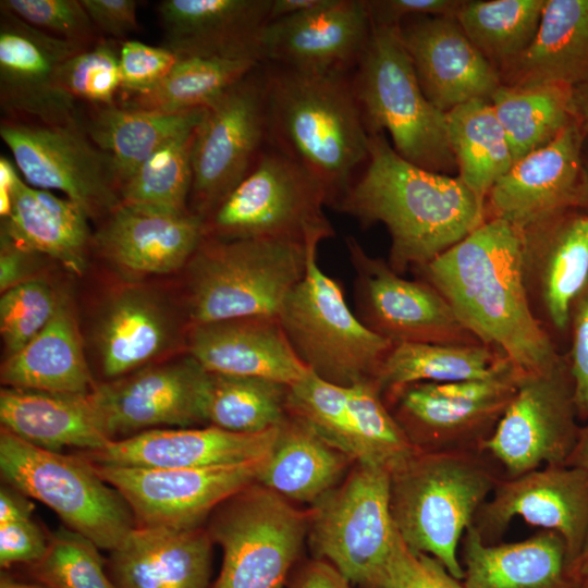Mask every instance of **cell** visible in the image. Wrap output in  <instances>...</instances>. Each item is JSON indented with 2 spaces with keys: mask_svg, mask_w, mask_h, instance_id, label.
<instances>
[{
  "mask_svg": "<svg viewBox=\"0 0 588 588\" xmlns=\"http://www.w3.org/2000/svg\"><path fill=\"white\" fill-rule=\"evenodd\" d=\"M373 26H400L421 16H455L460 0H364Z\"/></svg>",
  "mask_w": 588,
  "mask_h": 588,
  "instance_id": "f5cc1de1",
  "label": "cell"
},
{
  "mask_svg": "<svg viewBox=\"0 0 588 588\" xmlns=\"http://www.w3.org/2000/svg\"><path fill=\"white\" fill-rule=\"evenodd\" d=\"M207 372L188 354L95 387L112 438L163 426L191 428L206 422L203 402Z\"/></svg>",
  "mask_w": 588,
  "mask_h": 588,
  "instance_id": "44dd1931",
  "label": "cell"
},
{
  "mask_svg": "<svg viewBox=\"0 0 588 588\" xmlns=\"http://www.w3.org/2000/svg\"><path fill=\"white\" fill-rule=\"evenodd\" d=\"M319 244L307 243L304 277L285 298L280 323L297 356L319 378L339 385L375 380L393 343L351 310L342 285L317 261Z\"/></svg>",
  "mask_w": 588,
  "mask_h": 588,
  "instance_id": "52a82bcc",
  "label": "cell"
},
{
  "mask_svg": "<svg viewBox=\"0 0 588 588\" xmlns=\"http://www.w3.org/2000/svg\"><path fill=\"white\" fill-rule=\"evenodd\" d=\"M197 126L173 136L142 163L121 186V204L173 213L189 212L192 149Z\"/></svg>",
  "mask_w": 588,
  "mask_h": 588,
  "instance_id": "ee69618b",
  "label": "cell"
},
{
  "mask_svg": "<svg viewBox=\"0 0 588 588\" xmlns=\"http://www.w3.org/2000/svg\"><path fill=\"white\" fill-rule=\"evenodd\" d=\"M204 220L120 204L96 232L98 249L115 266L140 274H166L185 267L203 237Z\"/></svg>",
  "mask_w": 588,
  "mask_h": 588,
  "instance_id": "4316f807",
  "label": "cell"
},
{
  "mask_svg": "<svg viewBox=\"0 0 588 588\" xmlns=\"http://www.w3.org/2000/svg\"><path fill=\"white\" fill-rule=\"evenodd\" d=\"M0 8V105L10 119L82 124L79 105L59 82L62 63L83 50Z\"/></svg>",
  "mask_w": 588,
  "mask_h": 588,
  "instance_id": "ac0fdd59",
  "label": "cell"
},
{
  "mask_svg": "<svg viewBox=\"0 0 588 588\" xmlns=\"http://www.w3.org/2000/svg\"><path fill=\"white\" fill-rule=\"evenodd\" d=\"M0 473L99 549L115 550L135 528L126 501L81 455L36 446L1 427Z\"/></svg>",
  "mask_w": 588,
  "mask_h": 588,
  "instance_id": "ba28073f",
  "label": "cell"
},
{
  "mask_svg": "<svg viewBox=\"0 0 588 588\" xmlns=\"http://www.w3.org/2000/svg\"><path fill=\"white\" fill-rule=\"evenodd\" d=\"M0 136L28 185L62 192L88 218L108 217L121 204L113 158L91 142L82 124L5 118Z\"/></svg>",
  "mask_w": 588,
  "mask_h": 588,
  "instance_id": "4fadbf2b",
  "label": "cell"
},
{
  "mask_svg": "<svg viewBox=\"0 0 588 588\" xmlns=\"http://www.w3.org/2000/svg\"><path fill=\"white\" fill-rule=\"evenodd\" d=\"M500 75L505 85L588 83V0H544L531 44Z\"/></svg>",
  "mask_w": 588,
  "mask_h": 588,
  "instance_id": "836d02e7",
  "label": "cell"
},
{
  "mask_svg": "<svg viewBox=\"0 0 588 588\" xmlns=\"http://www.w3.org/2000/svg\"><path fill=\"white\" fill-rule=\"evenodd\" d=\"M328 0H271L268 23L317 9Z\"/></svg>",
  "mask_w": 588,
  "mask_h": 588,
  "instance_id": "94428289",
  "label": "cell"
},
{
  "mask_svg": "<svg viewBox=\"0 0 588 588\" xmlns=\"http://www.w3.org/2000/svg\"><path fill=\"white\" fill-rule=\"evenodd\" d=\"M314 552L352 584L379 588L404 541L390 509L389 470L357 464L309 514Z\"/></svg>",
  "mask_w": 588,
  "mask_h": 588,
  "instance_id": "9c48e42d",
  "label": "cell"
},
{
  "mask_svg": "<svg viewBox=\"0 0 588 588\" xmlns=\"http://www.w3.org/2000/svg\"><path fill=\"white\" fill-rule=\"evenodd\" d=\"M266 145L260 63L206 108L192 149L189 211L205 221L249 173Z\"/></svg>",
  "mask_w": 588,
  "mask_h": 588,
  "instance_id": "7c38bea8",
  "label": "cell"
},
{
  "mask_svg": "<svg viewBox=\"0 0 588 588\" xmlns=\"http://www.w3.org/2000/svg\"><path fill=\"white\" fill-rule=\"evenodd\" d=\"M271 0H163V47L179 57L250 53L268 24ZM261 62V60H260Z\"/></svg>",
  "mask_w": 588,
  "mask_h": 588,
  "instance_id": "f546056e",
  "label": "cell"
},
{
  "mask_svg": "<svg viewBox=\"0 0 588 588\" xmlns=\"http://www.w3.org/2000/svg\"><path fill=\"white\" fill-rule=\"evenodd\" d=\"M544 0L464 1L455 14L461 28L501 73L531 44Z\"/></svg>",
  "mask_w": 588,
  "mask_h": 588,
  "instance_id": "7bdbcfd3",
  "label": "cell"
},
{
  "mask_svg": "<svg viewBox=\"0 0 588 588\" xmlns=\"http://www.w3.org/2000/svg\"><path fill=\"white\" fill-rule=\"evenodd\" d=\"M48 539L44 556L30 565L37 583L47 588H115L99 548L88 538L68 528Z\"/></svg>",
  "mask_w": 588,
  "mask_h": 588,
  "instance_id": "f6af8a7d",
  "label": "cell"
},
{
  "mask_svg": "<svg viewBox=\"0 0 588 588\" xmlns=\"http://www.w3.org/2000/svg\"><path fill=\"white\" fill-rule=\"evenodd\" d=\"M260 63L259 58L250 53L180 57L156 88L124 96L119 105L160 112L207 108Z\"/></svg>",
  "mask_w": 588,
  "mask_h": 588,
  "instance_id": "ab89813d",
  "label": "cell"
},
{
  "mask_svg": "<svg viewBox=\"0 0 588 588\" xmlns=\"http://www.w3.org/2000/svg\"><path fill=\"white\" fill-rule=\"evenodd\" d=\"M0 8L73 44L89 47L101 39L82 0H2Z\"/></svg>",
  "mask_w": 588,
  "mask_h": 588,
  "instance_id": "c3c4849f",
  "label": "cell"
},
{
  "mask_svg": "<svg viewBox=\"0 0 588 588\" xmlns=\"http://www.w3.org/2000/svg\"><path fill=\"white\" fill-rule=\"evenodd\" d=\"M499 477L480 450H417L390 471V509L405 543L458 580L457 549Z\"/></svg>",
  "mask_w": 588,
  "mask_h": 588,
  "instance_id": "277c9868",
  "label": "cell"
},
{
  "mask_svg": "<svg viewBox=\"0 0 588 588\" xmlns=\"http://www.w3.org/2000/svg\"><path fill=\"white\" fill-rule=\"evenodd\" d=\"M353 93L369 135L388 133L405 160L448 174L456 169L445 113L426 97L399 26H373L351 72Z\"/></svg>",
  "mask_w": 588,
  "mask_h": 588,
  "instance_id": "8992f818",
  "label": "cell"
},
{
  "mask_svg": "<svg viewBox=\"0 0 588 588\" xmlns=\"http://www.w3.org/2000/svg\"><path fill=\"white\" fill-rule=\"evenodd\" d=\"M212 539L203 527H135L113 551L115 588H207Z\"/></svg>",
  "mask_w": 588,
  "mask_h": 588,
  "instance_id": "f1b7e54d",
  "label": "cell"
},
{
  "mask_svg": "<svg viewBox=\"0 0 588 588\" xmlns=\"http://www.w3.org/2000/svg\"><path fill=\"white\" fill-rule=\"evenodd\" d=\"M565 465L577 466L588 471V424L580 428L576 445Z\"/></svg>",
  "mask_w": 588,
  "mask_h": 588,
  "instance_id": "e7e4bbea",
  "label": "cell"
},
{
  "mask_svg": "<svg viewBox=\"0 0 588 588\" xmlns=\"http://www.w3.org/2000/svg\"><path fill=\"white\" fill-rule=\"evenodd\" d=\"M100 35L125 41L139 29L135 0H82Z\"/></svg>",
  "mask_w": 588,
  "mask_h": 588,
  "instance_id": "11a10c76",
  "label": "cell"
},
{
  "mask_svg": "<svg viewBox=\"0 0 588 588\" xmlns=\"http://www.w3.org/2000/svg\"><path fill=\"white\" fill-rule=\"evenodd\" d=\"M574 120L554 140L513 163L492 186L486 219H503L520 229L547 215L575 208L586 139Z\"/></svg>",
  "mask_w": 588,
  "mask_h": 588,
  "instance_id": "cb8c5ba5",
  "label": "cell"
},
{
  "mask_svg": "<svg viewBox=\"0 0 588 588\" xmlns=\"http://www.w3.org/2000/svg\"><path fill=\"white\" fill-rule=\"evenodd\" d=\"M267 457L203 468H142L90 463L130 506L135 527L191 529L223 501L256 482Z\"/></svg>",
  "mask_w": 588,
  "mask_h": 588,
  "instance_id": "e0dca14e",
  "label": "cell"
},
{
  "mask_svg": "<svg viewBox=\"0 0 588 588\" xmlns=\"http://www.w3.org/2000/svg\"><path fill=\"white\" fill-rule=\"evenodd\" d=\"M179 58L163 46H150L137 40L122 41L119 66L123 97L145 94L156 88L168 76Z\"/></svg>",
  "mask_w": 588,
  "mask_h": 588,
  "instance_id": "681fc988",
  "label": "cell"
},
{
  "mask_svg": "<svg viewBox=\"0 0 588 588\" xmlns=\"http://www.w3.org/2000/svg\"><path fill=\"white\" fill-rule=\"evenodd\" d=\"M0 588H47L44 585L36 583V584H27L17 581L13 578H11L8 575L2 574L0 579Z\"/></svg>",
  "mask_w": 588,
  "mask_h": 588,
  "instance_id": "003e7915",
  "label": "cell"
},
{
  "mask_svg": "<svg viewBox=\"0 0 588 588\" xmlns=\"http://www.w3.org/2000/svg\"><path fill=\"white\" fill-rule=\"evenodd\" d=\"M1 427L36 446L95 451L114 439L94 389L62 393L5 387L0 392Z\"/></svg>",
  "mask_w": 588,
  "mask_h": 588,
  "instance_id": "83f0119b",
  "label": "cell"
},
{
  "mask_svg": "<svg viewBox=\"0 0 588 588\" xmlns=\"http://www.w3.org/2000/svg\"><path fill=\"white\" fill-rule=\"evenodd\" d=\"M48 540L32 518L0 526V565H33L45 554Z\"/></svg>",
  "mask_w": 588,
  "mask_h": 588,
  "instance_id": "db71d44e",
  "label": "cell"
},
{
  "mask_svg": "<svg viewBox=\"0 0 588 588\" xmlns=\"http://www.w3.org/2000/svg\"><path fill=\"white\" fill-rule=\"evenodd\" d=\"M289 588H352V583L331 563L313 560L295 574Z\"/></svg>",
  "mask_w": 588,
  "mask_h": 588,
  "instance_id": "9f6ffc18",
  "label": "cell"
},
{
  "mask_svg": "<svg viewBox=\"0 0 588 588\" xmlns=\"http://www.w3.org/2000/svg\"><path fill=\"white\" fill-rule=\"evenodd\" d=\"M350 461L289 414L256 482L287 501L315 504L339 485Z\"/></svg>",
  "mask_w": 588,
  "mask_h": 588,
  "instance_id": "d590c367",
  "label": "cell"
},
{
  "mask_svg": "<svg viewBox=\"0 0 588 588\" xmlns=\"http://www.w3.org/2000/svg\"><path fill=\"white\" fill-rule=\"evenodd\" d=\"M289 385L268 379L207 372L206 422L238 433H259L287 418Z\"/></svg>",
  "mask_w": 588,
  "mask_h": 588,
  "instance_id": "b9f144b4",
  "label": "cell"
},
{
  "mask_svg": "<svg viewBox=\"0 0 588 588\" xmlns=\"http://www.w3.org/2000/svg\"><path fill=\"white\" fill-rule=\"evenodd\" d=\"M418 82L428 100L446 113L501 86L499 71L468 39L455 16H421L399 26Z\"/></svg>",
  "mask_w": 588,
  "mask_h": 588,
  "instance_id": "603a6c76",
  "label": "cell"
},
{
  "mask_svg": "<svg viewBox=\"0 0 588 588\" xmlns=\"http://www.w3.org/2000/svg\"><path fill=\"white\" fill-rule=\"evenodd\" d=\"M415 270L482 344L502 353L519 372H539L562 358L530 304L519 226L503 219H486Z\"/></svg>",
  "mask_w": 588,
  "mask_h": 588,
  "instance_id": "6da1fadb",
  "label": "cell"
},
{
  "mask_svg": "<svg viewBox=\"0 0 588 588\" xmlns=\"http://www.w3.org/2000/svg\"><path fill=\"white\" fill-rule=\"evenodd\" d=\"M5 387L87 393L95 387L84 356L72 305L60 296L46 327L1 366Z\"/></svg>",
  "mask_w": 588,
  "mask_h": 588,
  "instance_id": "e575fe53",
  "label": "cell"
},
{
  "mask_svg": "<svg viewBox=\"0 0 588 588\" xmlns=\"http://www.w3.org/2000/svg\"><path fill=\"white\" fill-rule=\"evenodd\" d=\"M59 297L44 281L30 279L2 293L0 332L7 357L22 350L49 322Z\"/></svg>",
  "mask_w": 588,
  "mask_h": 588,
  "instance_id": "7dc6e473",
  "label": "cell"
},
{
  "mask_svg": "<svg viewBox=\"0 0 588 588\" xmlns=\"http://www.w3.org/2000/svg\"><path fill=\"white\" fill-rule=\"evenodd\" d=\"M261 64L267 143L314 176L334 208L369 156L351 73Z\"/></svg>",
  "mask_w": 588,
  "mask_h": 588,
  "instance_id": "3957f363",
  "label": "cell"
},
{
  "mask_svg": "<svg viewBox=\"0 0 588 588\" xmlns=\"http://www.w3.org/2000/svg\"><path fill=\"white\" fill-rule=\"evenodd\" d=\"M11 487V486H10ZM33 503L15 488L2 486L0 490V526L32 518Z\"/></svg>",
  "mask_w": 588,
  "mask_h": 588,
  "instance_id": "680465c9",
  "label": "cell"
},
{
  "mask_svg": "<svg viewBox=\"0 0 588 588\" xmlns=\"http://www.w3.org/2000/svg\"><path fill=\"white\" fill-rule=\"evenodd\" d=\"M379 588H465L434 558L400 546Z\"/></svg>",
  "mask_w": 588,
  "mask_h": 588,
  "instance_id": "f907efd6",
  "label": "cell"
},
{
  "mask_svg": "<svg viewBox=\"0 0 588 588\" xmlns=\"http://www.w3.org/2000/svg\"><path fill=\"white\" fill-rule=\"evenodd\" d=\"M309 514L255 482L223 501L208 532L223 551L212 588H279L297 559Z\"/></svg>",
  "mask_w": 588,
  "mask_h": 588,
  "instance_id": "8fae6325",
  "label": "cell"
},
{
  "mask_svg": "<svg viewBox=\"0 0 588 588\" xmlns=\"http://www.w3.org/2000/svg\"><path fill=\"white\" fill-rule=\"evenodd\" d=\"M372 24L364 0H328L269 22L259 36L261 63L351 73L369 41Z\"/></svg>",
  "mask_w": 588,
  "mask_h": 588,
  "instance_id": "7402d4cb",
  "label": "cell"
},
{
  "mask_svg": "<svg viewBox=\"0 0 588 588\" xmlns=\"http://www.w3.org/2000/svg\"><path fill=\"white\" fill-rule=\"evenodd\" d=\"M462 546L465 588H580L575 561L554 531L489 544L471 525Z\"/></svg>",
  "mask_w": 588,
  "mask_h": 588,
  "instance_id": "4dcf8cb0",
  "label": "cell"
},
{
  "mask_svg": "<svg viewBox=\"0 0 588 588\" xmlns=\"http://www.w3.org/2000/svg\"><path fill=\"white\" fill-rule=\"evenodd\" d=\"M307 244L204 236L187 267L192 326L273 316L306 270Z\"/></svg>",
  "mask_w": 588,
  "mask_h": 588,
  "instance_id": "5b68a950",
  "label": "cell"
},
{
  "mask_svg": "<svg viewBox=\"0 0 588 588\" xmlns=\"http://www.w3.org/2000/svg\"><path fill=\"white\" fill-rule=\"evenodd\" d=\"M573 114L588 135V83L573 88Z\"/></svg>",
  "mask_w": 588,
  "mask_h": 588,
  "instance_id": "6125c7cd",
  "label": "cell"
},
{
  "mask_svg": "<svg viewBox=\"0 0 588 588\" xmlns=\"http://www.w3.org/2000/svg\"><path fill=\"white\" fill-rule=\"evenodd\" d=\"M566 354L573 381L574 402L578 420H588V282L574 301Z\"/></svg>",
  "mask_w": 588,
  "mask_h": 588,
  "instance_id": "816d5d0a",
  "label": "cell"
},
{
  "mask_svg": "<svg viewBox=\"0 0 588 588\" xmlns=\"http://www.w3.org/2000/svg\"><path fill=\"white\" fill-rule=\"evenodd\" d=\"M575 573L580 588H588V534L575 561Z\"/></svg>",
  "mask_w": 588,
  "mask_h": 588,
  "instance_id": "03108f58",
  "label": "cell"
},
{
  "mask_svg": "<svg viewBox=\"0 0 588 588\" xmlns=\"http://www.w3.org/2000/svg\"><path fill=\"white\" fill-rule=\"evenodd\" d=\"M88 216L76 203L30 187L19 176L1 234L21 249L48 256L81 274L91 240Z\"/></svg>",
  "mask_w": 588,
  "mask_h": 588,
  "instance_id": "d6a6232c",
  "label": "cell"
},
{
  "mask_svg": "<svg viewBox=\"0 0 588 588\" xmlns=\"http://www.w3.org/2000/svg\"><path fill=\"white\" fill-rule=\"evenodd\" d=\"M119 50L112 39L102 37L65 60L59 71L61 87L77 103L105 107L118 103L121 90Z\"/></svg>",
  "mask_w": 588,
  "mask_h": 588,
  "instance_id": "bcb514c9",
  "label": "cell"
},
{
  "mask_svg": "<svg viewBox=\"0 0 588 588\" xmlns=\"http://www.w3.org/2000/svg\"><path fill=\"white\" fill-rule=\"evenodd\" d=\"M30 253H27L13 244L5 235L1 234L0 250V290H7L30 280L27 277L29 269Z\"/></svg>",
  "mask_w": 588,
  "mask_h": 588,
  "instance_id": "6f0895ef",
  "label": "cell"
},
{
  "mask_svg": "<svg viewBox=\"0 0 588 588\" xmlns=\"http://www.w3.org/2000/svg\"><path fill=\"white\" fill-rule=\"evenodd\" d=\"M522 262L532 310L549 331L568 334L571 308L588 282V213L576 208L522 228Z\"/></svg>",
  "mask_w": 588,
  "mask_h": 588,
  "instance_id": "ffe728a7",
  "label": "cell"
},
{
  "mask_svg": "<svg viewBox=\"0 0 588 588\" xmlns=\"http://www.w3.org/2000/svg\"><path fill=\"white\" fill-rule=\"evenodd\" d=\"M334 209L362 226L383 224L388 264L400 274L430 262L485 221V206L458 177L405 160L383 132L369 135L368 160Z\"/></svg>",
  "mask_w": 588,
  "mask_h": 588,
  "instance_id": "7a4b0ae2",
  "label": "cell"
},
{
  "mask_svg": "<svg viewBox=\"0 0 588 588\" xmlns=\"http://www.w3.org/2000/svg\"><path fill=\"white\" fill-rule=\"evenodd\" d=\"M206 108L180 112L130 109L119 103L88 107L82 125L91 142L111 155L120 188L162 144L197 126Z\"/></svg>",
  "mask_w": 588,
  "mask_h": 588,
  "instance_id": "8d00e7d4",
  "label": "cell"
},
{
  "mask_svg": "<svg viewBox=\"0 0 588 588\" xmlns=\"http://www.w3.org/2000/svg\"><path fill=\"white\" fill-rule=\"evenodd\" d=\"M510 362L482 343H395L375 381L392 401L406 387L421 382L446 383L488 378Z\"/></svg>",
  "mask_w": 588,
  "mask_h": 588,
  "instance_id": "74e56055",
  "label": "cell"
},
{
  "mask_svg": "<svg viewBox=\"0 0 588 588\" xmlns=\"http://www.w3.org/2000/svg\"><path fill=\"white\" fill-rule=\"evenodd\" d=\"M324 206L321 184L267 143L249 173L205 219V236L321 242L334 235Z\"/></svg>",
  "mask_w": 588,
  "mask_h": 588,
  "instance_id": "30bf717a",
  "label": "cell"
},
{
  "mask_svg": "<svg viewBox=\"0 0 588 588\" xmlns=\"http://www.w3.org/2000/svg\"><path fill=\"white\" fill-rule=\"evenodd\" d=\"M354 267L357 317L391 343H481L446 299L426 281L408 280L388 261L368 255L353 236L345 238Z\"/></svg>",
  "mask_w": 588,
  "mask_h": 588,
  "instance_id": "2e32d148",
  "label": "cell"
},
{
  "mask_svg": "<svg viewBox=\"0 0 588 588\" xmlns=\"http://www.w3.org/2000/svg\"><path fill=\"white\" fill-rule=\"evenodd\" d=\"M580 428L566 354L552 367L522 373L516 391L480 451L515 477L565 464Z\"/></svg>",
  "mask_w": 588,
  "mask_h": 588,
  "instance_id": "5bb4252c",
  "label": "cell"
},
{
  "mask_svg": "<svg viewBox=\"0 0 588 588\" xmlns=\"http://www.w3.org/2000/svg\"><path fill=\"white\" fill-rule=\"evenodd\" d=\"M187 351L207 371L262 378L289 387L310 371L273 316L194 324Z\"/></svg>",
  "mask_w": 588,
  "mask_h": 588,
  "instance_id": "484cf974",
  "label": "cell"
},
{
  "mask_svg": "<svg viewBox=\"0 0 588 588\" xmlns=\"http://www.w3.org/2000/svg\"><path fill=\"white\" fill-rule=\"evenodd\" d=\"M520 376L507 362L483 379L415 383L394 397V417L419 450H480L510 404Z\"/></svg>",
  "mask_w": 588,
  "mask_h": 588,
  "instance_id": "9a60e30c",
  "label": "cell"
},
{
  "mask_svg": "<svg viewBox=\"0 0 588 588\" xmlns=\"http://www.w3.org/2000/svg\"><path fill=\"white\" fill-rule=\"evenodd\" d=\"M515 517L559 534L576 561L588 534V471L565 464L547 465L499 478L473 525L487 541L503 532Z\"/></svg>",
  "mask_w": 588,
  "mask_h": 588,
  "instance_id": "d6986e66",
  "label": "cell"
},
{
  "mask_svg": "<svg viewBox=\"0 0 588 588\" xmlns=\"http://www.w3.org/2000/svg\"><path fill=\"white\" fill-rule=\"evenodd\" d=\"M445 120L457 177L485 206L492 186L514 163L506 134L489 99L457 106Z\"/></svg>",
  "mask_w": 588,
  "mask_h": 588,
  "instance_id": "f35d334b",
  "label": "cell"
},
{
  "mask_svg": "<svg viewBox=\"0 0 588 588\" xmlns=\"http://www.w3.org/2000/svg\"><path fill=\"white\" fill-rule=\"evenodd\" d=\"M489 100L514 162L550 144L575 120L573 88L562 84H501Z\"/></svg>",
  "mask_w": 588,
  "mask_h": 588,
  "instance_id": "60d3db41",
  "label": "cell"
},
{
  "mask_svg": "<svg viewBox=\"0 0 588 588\" xmlns=\"http://www.w3.org/2000/svg\"><path fill=\"white\" fill-rule=\"evenodd\" d=\"M177 333L168 307L152 292L124 287L105 305L97 327L103 373L122 377L161 355Z\"/></svg>",
  "mask_w": 588,
  "mask_h": 588,
  "instance_id": "1f68e13d",
  "label": "cell"
},
{
  "mask_svg": "<svg viewBox=\"0 0 588 588\" xmlns=\"http://www.w3.org/2000/svg\"><path fill=\"white\" fill-rule=\"evenodd\" d=\"M16 166L7 157H0V215L5 219L11 211L12 194L19 179Z\"/></svg>",
  "mask_w": 588,
  "mask_h": 588,
  "instance_id": "91938a15",
  "label": "cell"
},
{
  "mask_svg": "<svg viewBox=\"0 0 588 588\" xmlns=\"http://www.w3.org/2000/svg\"><path fill=\"white\" fill-rule=\"evenodd\" d=\"M280 427V426H279ZM279 427L238 433L215 426L158 428L117 439L78 454L98 465L142 468H203L241 464L269 455Z\"/></svg>",
  "mask_w": 588,
  "mask_h": 588,
  "instance_id": "d4e9b609",
  "label": "cell"
},
{
  "mask_svg": "<svg viewBox=\"0 0 588 588\" xmlns=\"http://www.w3.org/2000/svg\"><path fill=\"white\" fill-rule=\"evenodd\" d=\"M575 208L588 213V135L583 148V166L575 198Z\"/></svg>",
  "mask_w": 588,
  "mask_h": 588,
  "instance_id": "be15d7a7",
  "label": "cell"
}]
</instances>
